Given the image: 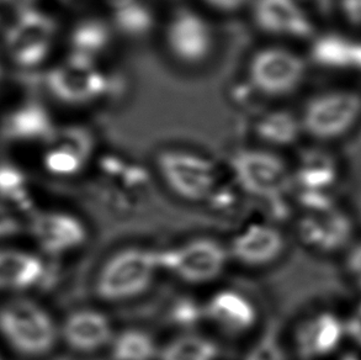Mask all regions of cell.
Returning <instances> with one entry per match:
<instances>
[{"label":"cell","instance_id":"cell-31","mask_svg":"<svg viewBox=\"0 0 361 360\" xmlns=\"http://www.w3.org/2000/svg\"><path fill=\"white\" fill-rule=\"evenodd\" d=\"M18 229H19L18 221L6 210L0 208V237L15 234Z\"/></svg>","mask_w":361,"mask_h":360},{"label":"cell","instance_id":"cell-15","mask_svg":"<svg viewBox=\"0 0 361 360\" xmlns=\"http://www.w3.org/2000/svg\"><path fill=\"white\" fill-rule=\"evenodd\" d=\"M32 234L41 248L49 254H62L78 248L87 239V229L77 217L62 212L37 216Z\"/></svg>","mask_w":361,"mask_h":360},{"label":"cell","instance_id":"cell-6","mask_svg":"<svg viewBox=\"0 0 361 360\" xmlns=\"http://www.w3.org/2000/svg\"><path fill=\"white\" fill-rule=\"evenodd\" d=\"M159 268L157 252L127 248L105 263L97 279V292L108 301H123L146 292Z\"/></svg>","mask_w":361,"mask_h":360},{"label":"cell","instance_id":"cell-14","mask_svg":"<svg viewBox=\"0 0 361 360\" xmlns=\"http://www.w3.org/2000/svg\"><path fill=\"white\" fill-rule=\"evenodd\" d=\"M285 237L276 227L268 224H252L235 234L231 253L247 265L273 263L285 251Z\"/></svg>","mask_w":361,"mask_h":360},{"label":"cell","instance_id":"cell-30","mask_svg":"<svg viewBox=\"0 0 361 360\" xmlns=\"http://www.w3.org/2000/svg\"><path fill=\"white\" fill-rule=\"evenodd\" d=\"M347 321L348 338L357 342L361 347V301L357 304L354 311L345 317Z\"/></svg>","mask_w":361,"mask_h":360},{"label":"cell","instance_id":"cell-32","mask_svg":"<svg viewBox=\"0 0 361 360\" xmlns=\"http://www.w3.org/2000/svg\"><path fill=\"white\" fill-rule=\"evenodd\" d=\"M0 360H1V359H0Z\"/></svg>","mask_w":361,"mask_h":360},{"label":"cell","instance_id":"cell-12","mask_svg":"<svg viewBox=\"0 0 361 360\" xmlns=\"http://www.w3.org/2000/svg\"><path fill=\"white\" fill-rule=\"evenodd\" d=\"M345 340V317L331 308H321L311 312L298 323L295 332V348L303 359H324L336 353Z\"/></svg>","mask_w":361,"mask_h":360},{"label":"cell","instance_id":"cell-19","mask_svg":"<svg viewBox=\"0 0 361 360\" xmlns=\"http://www.w3.org/2000/svg\"><path fill=\"white\" fill-rule=\"evenodd\" d=\"M252 130L255 145L271 150L288 146L302 135L298 114L283 110H270L260 114L255 117Z\"/></svg>","mask_w":361,"mask_h":360},{"label":"cell","instance_id":"cell-27","mask_svg":"<svg viewBox=\"0 0 361 360\" xmlns=\"http://www.w3.org/2000/svg\"><path fill=\"white\" fill-rule=\"evenodd\" d=\"M343 269L350 287L361 296V239H357L342 256Z\"/></svg>","mask_w":361,"mask_h":360},{"label":"cell","instance_id":"cell-5","mask_svg":"<svg viewBox=\"0 0 361 360\" xmlns=\"http://www.w3.org/2000/svg\"><path fill=\"white\" fill-rule=\"evenodd\" d=\"M231 173L238 188L248 195L270 200L283 195L293 183V173L276 150L254 146L237 152Z\"/></svg>","mask_w":361,"mask_h":360},{"label":"cell","instance_id":"cell-2","mask_svg":"<svg viewBox=\"0 0 361 360\" xmlns=\"http://www.w3.org/2000/svg\"><path fill=\"white\" fill-rule=\"evenodd\" d=\"M298 116L303 136L337 146L361 130V92L343 85L319 89L305 100Z\"/></svg>","mask_w":361,"mask_h":360},{"label":"cell","instance_id":"cell-29","mask_svg":"<svg viewBox=\"0 0 361 360\" xmlns=\"http://www.w3.org/2000/svg\"><path fill=\"white\" fill-rule=\"evenodd\" d=\"M24 176L13 167H0V195L9 196L13 199H20L23 194Z\"/></svg>","mask_w":361,"mask_h":360},{"label":"cell","instance_id":"cell-23","mask_svg":"<svg viewBox=\"0 0 361 360\" xmlns=\"http://www.w3.org/2000/svg\"><path fill=\"white\" fill-rule=\"evenodd\" d=\"M220 354L215 342L199 335H184L169 342L159 354L161 360H216Z\"/></svg>","mask_w":361,"mask_h":360},{"label":"cell","instance_id":"cell-21","mask_svg":"<svg viewBox=\"0 0 361 360\" xmlns=\"http://www.w3.org/2000/svg\"><path fill=\"white\" fill-rule=\"evenodd\" d=\"M44 264L37 257L16 251H0V289H26L39 282Z\"/></svg>","mask_w":361,"mask_h":360},{"label":"cell","instance_id":"cell-8","mask_svg":"<svg viewBox=\"0 0 361 360\" xmlns=\"http://www.w3.org/2000/svg\"><path fill=\"white\" fill-rule=\"evenodd\" d=\"M247 13L270 42L291 44L312 35V20L300 0H252Z\"/></svg>","mask_w":361,"mask_h":360},{"label":"cell","instance_id":"cell-16","mask_svg":"<svg viewBox=\"0 0 361 360\" xmlns=\"http://www.w3.org/2000/svg\"><path fill=\"white\" fill-rule=\"evenodd\" d=\"M62 336L71 348L90 353L113 341V327L102 312L79 310L71 313L64 321Z\"/></svg>","mask_w":361,"mask_h":360},{"label":"cell","instance_id":"cell-13","mask_svg":"<svg viewBox=\"0 0 361 360\" xmlns=\"http://www.w3.org/2000/svg\"><path fill=\"white\" fill-rule=\"evenodd\" d=\"M44 157L46 169L54 176H77L88 166L95 151V137L87 127H66L52 132Z\"/></svg>","mask_w":361,"mask_h":360},{"label":"cell","instance_id":"cell-20","mask_svg":"<svg viewBox=\"0 0 361 360\" xmlns=\"http://www.w3.org/2000/svg\"><path fill=\"white\" fill-rule=\"evenodd\" d=\"M54 26L49 20L39 16H31L25 20L14 35L13 46L16 57L24 64L41 62L49 52Z\"/></svg>","mask_w":361,"mask_h":360},{"label":"cell","instance_id":"cell-25","mask_svg":"<svg viewBox=\"0 0 361 360\" xmlns=\"http://www.w3.org/2000/svg\"><path fill=\"white\" fill-rule=\"evenodd\" d=\"M11 132L19 137L51 136L49 119L39 107H26L15 114L10 121Z\"/></svg>","mask_w":361,"mask_h":360},{"label":"cell","instance_id":"cell-3","mask_svg":"<svg viewBox=\"0 0 361 360\" xmlns=\"http://www.w3.org/2000/svg\"><path fill=\"white\" fill-rule=\"evenodd\" d=\"M308 79V59L293 44L269 42L252 52L244 80L255 97L280 102L296 95Z\"/></svg>","mask_w":361,"mask_h":360},{"label":"cell","instance_id":"cell-17","mask_svg":"<svg viewBox=\"0 0 361 360\" xmlns=\"http://www.w3.org/2000/svg\"><path fill=\"white\" fill-rule=\"evenodd\" d=\"M118 34L109 19L90 16L79 20L69 36V56L102 64L110 54Z\"/></svg>","mask_w":361,"mask_h":360},{"label":"cell","instance_id":"cell-28","mask_svg":"<svg viewBox=\"0 0 361 360\" xmlns=\"http://www.w3.org/2000/svg\"><path fill=\"white\" fill-rule=\"evenodd\" d=\"M252 0H194V4L215 14L235 15L248 10Z\"/></svg>","mask_w":361,"mask_h":360},{"label":"cell","instance_id":"cell-7","mask_svg":"<svg viewBox=\"0 0 361 360\" xmlns=\"http://www.w3.org/2000/svg\"><path fill=\"white\" fill-rule=\"evenodd\" d=\"M0 331L16 351L27 356L47 353L57 338L49 313L29 300L10 302L1 310Z\"/></svg>","mask_w":361,"mask_h":360},{"label":"cell","instance_id":"cell-22","mask_svg":"<svg viewBox=\"0 0 361 360\" xmlns=\"http://www.w3.org/2000/svg\"><path fill=\"white\" fill-rule=\"evenodd\" d=\"M111 4L109 21L118 36L127 34L138 37L154 25L151 9L145 0H111Z\"/></svg>","mask_w":361,"mask_h":360},{"label":"cell","instance_id":"cell-10","mask_svg":"<svg viewBox=\"0 0 361 360\" xmlns=\"http://www.w3.org/2000/svg\"><path fill=\"white\" fill-rule=\"evenodd\" d=\"M161 270L190 284H204L220 277L227 260L225 249L211 239H195L157 252Z\"/></svg>","mask_w":361,"mask_h":360},{"label":"cell","instance_id":"cell-11","mask_svg":"<svg viewBox=\"0 0 361 360\" xmlns=\"http://www.w3.org/2000/svg\"><path fill=\"white\" fill-rule=\"evenodd\" d=\"M110 79L103 64L69 56L49 77L54 97L71 107H85L105 95Z\"/></svg>","mask_w":361,"mask_h":360},{"label":"cell","instance_id":"cell-24","mask_svg":"<svg viewBox=\"0 0 361 360\" xmlns=\"http://www.w3.org/2000/svg\"><path fill=\"white\" fill-rule=\"evenodd\" d=\"M110 344L113 360H152L157 356L156 342L141 330L121 332Z\"/></svg>","mask_w":361,"mask_h":360},{"label":"cell","instance_id":"cell-26","mask_svg":"<svg viewBox=\"0 0 361 360\" xmlns=\"http://www.w3.org/2000/svg\"><path fill=\"white\" fill-rule=\"evenodd\" d=\"M244 360H285V353L276 335L269 331L249 349Z\"/></svg>","mask_w":361,"mask_h":360},{"label":"cell","instance_id":"cell-4","mask_svg":"<svg viewBox=\"0 0 361 360\" xmlns=\"http://www.w3.org/2000/svg\"><path fill=\"white\" fill-rule=\"evenodd\" d=\"M154 166L168 188L183 199L209 201L220 188V172L209 155L189 147H163Z\"/></svg>","mask_w":361,"mask_h":360},{"label":"cell","instance_id":"cell-18","mask_svg":"<svg viewBox=\"0 0 361 360\" xmlns=\"http://www.w3.org/2000/svg\"><path fill=\"white\" fill-rule=\"evenodd\" d=\"M205 316L228 333H243L254 326L257 311L240 292L221 290L210 297L204 308Z\"/></svg>","mask_w":361,"mask_h":360},{"label":"cell","instance_id":"cell-1","mask_svg":"<svg viewBox=\"0 0 361 360\" xmlns=\"http://www.w3.org/2000/svg\"><path fill=\"white\" fill-rule=\"evenodd\" d=\"M161 49L178 68L200 71L219 51V30L210 14L196 4H178L159 26Z\"/></svg>","mask_w":361,"mask_h":360},{"label":"cell","instance_id":"cell-9","mask_svg":"<svg viewBox=\"0 0 361 360\" xmlns=\"http://www.w3.org/2000/svg\"><path fill=\"white\" fill-rule=\"evenodd\" d=\"M298 236L314 253L341 257L357 239L352 215L337 205L307 210L298 224Z\"/></svg>","mask_w":361,"mask_h":360}]
</instances>
